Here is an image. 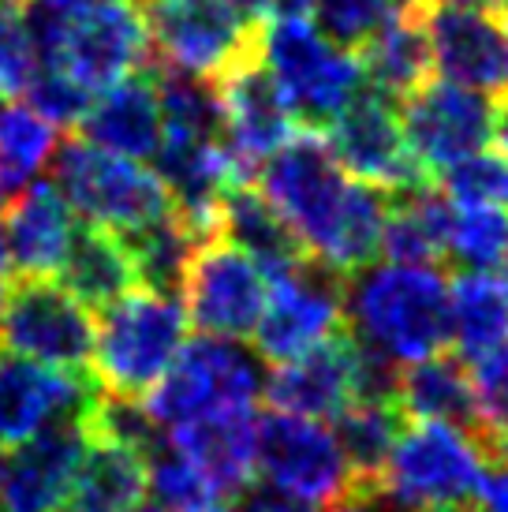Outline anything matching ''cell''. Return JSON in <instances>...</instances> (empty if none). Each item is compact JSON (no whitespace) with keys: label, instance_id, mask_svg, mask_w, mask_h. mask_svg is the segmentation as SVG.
I'll return each instance as SVG.
<instances>
[{"label":"cell","instance_id":"6da1fadb","mask_svg":"<svg viewBox=\"0 0 508 512\" xmlns=\"http://www.w3.org/2000/svg\"><path fill=\"white\" fill-rule=\"evenodd\" d=\"M254 176L262 199L296 232L307 258L325 270L348 277L381 255L389 191L340 169L318 128L292 131Z\"/></svg>","mask_w":508,"mask_h":512},{"label":"cell","instance_id":"7a4b0ae2","mask_svg":"<svg viewBox=\"0 0 508 512\" xmlns=\"http://www.w3.org/2000/svg\"><path fill=\"white\" fill-rule=\"evenodd\" d=\"M344 326L363 352L393 367L445 352L449 281L434 266H363L344 277Z\"/></svg>","mask_w":508,"mask_h":512},{"label":"cell","instance_id":"3957f363","mask_svg":"<svg viewBox=\"0 0 508 512\" xmlns=\"http://www.w3.org/2000/svg\"><path fill=\"white\" fill-rule=\"evenodd\" d=\"M486 453L449 423H411L400 430L378 479L355 490L374 512H464L475 498Z\"/></svg>","mask_w":508,"mask_h":512},{"label":"cell","instance_id":"277c9868","mask_svg":"<svg viewBox=\"0 0 508 512\" xmlns=\"http://www.w3.org/2000/svg\"><path fill=\"white\" fill-rule=\"evenodd\" d=\"M187 311L172 292L135 285L94 322L90 374L113 397L142 400L187 341Z\"/></svg>","mask_w":508,"mask_h":512},{"label":"cell","instance_id":"5b68a950","mask_svg":"<svg viewBox=\"0 0 508 512\" xmlns=\"http://www.w3.org/2000/svg\"><path fill=\"white\" fill-rule=\"evenodd\" d=\"M38 64H57L75 83L98 94L127 75L154 68V45L146 15L135 0H113L94 12L57 19L23 0Z\"/></svg>","mask_w":508,"mask_h":512},{"label":"cell","instance_id":"8992f818","mask_svg":"<svg viewBox=\"0 0 508 512\" xmlns=\"http://www.w3.org/2000/svg\"><path fill=\"white\" fill-rule=\"evenodd\" d=\"M254 60L281 90L292 120L322 128L363 90V64L329 42L311 19H269L254 27Z\"/></svg>","mask_w":508,"mask_h":512},{"label":"cell","instance_id":"52a82bcc","mask_svg":"<svg viewBox=\"0 0 508 512\" xmlns=\"http://www.w3.org/2000/svg\"><path fill=\"white\" fill-rule=\"evenodd\" d=\"M49 180L64 195L71 214H79L86 225L109 228L116 236L172 214L169 191L154 169L131 157L109 154L86 139H68L57 146L49 161Z\"/></svg>","mask_w":508,"mask_h":512},{"label":"cell","instance_id":"ba28073f","mask_svg":"<svg viewBox=\"0 0 508 512\" xmlns=\"http://www.w3.org/2000/svg\"><path fill=\"white\" fill-rule=\"evenodd\" d=\"M262 356L243 348L240 341L225 337H195L184 341L172 367L161 382L142 397L146 412L161 430H172L198 419V415L221 412V408H254L262 393Z\"/></svg>","mask_w":508,"mask_h":512},{"label":"cell","instance_id":"9c48e42d","mask_svg":"<svg viewBox=\"0 0 508 512\" xmlns=\"http://www.w3.org/2000/svg\"><path fill=\"white\" fill-rule=\"evenodd\" d=\"M0 352L68 374H90L94 314L49 277H15L0 299Z\"/></svg>","mask_w":508,"mask_h":512},{"label":"cell","instance_id":"30bf717a","mask_svg":"<svg viewBox=\"0 0 508 512\" xmlns=\"http://www.w3.org/2000/svg\"><path fill=\"white\" fill-rule=\"evenodd\" d=\"M254 471L299 498L333 509L355 494V479L337 434L303 415L269 412L254 430Z\"/></svg>","mask_w":508,"mask_h":512},{"label":"cell","instance_id":"8fae6325","mask_svg":"<svg viewBox=\"0 0 508 512\" xmlns=\"http://www.w3.org/2000/svg\"><path fill=\"white\" fill-rule=\"evenodd\" d=\"M340 326H344V277L325 270L314 258H303L292 270L269 277L266 307L254 326V352L269 363H284L337 337Z\"/></svg>","mask_w":508,"mask_h":512},{"label":"cell","instance_id":"7c38bea8","mask_svg":"<svg viewBox=\"0 0 508 512\" xmlns=\"http://www.w3.org/2000/svg\"><path fill=\"white\" fill-rule=\"evenodd\" d=\"M146 30L157 57L198 79L221 75L254 53V27L225 0H150Z\"/></svg>","mask_w":508,"mask_h":512},{"label":"cell","instance_id":"4fadbf2b","mask_svg":"<svg viewBox=\"0 0 508 512\" xmlns=\"http://www.w3.org/2000/svg\"><path fill=\"white\" fill-rule=\"evenodd\" d=\"M180 292H184L187 322H195L206 337L240 341L251 337L258 326L269 277L232 243L210 236L195 247Z\"/></svg>","mask_w":508,"mask_h":512},{"label":"cell","instance_id":"5bb4252c","mask_svg":"<svg viewBox=\"0 0 508 512\" xmlns=\"http://www.w3.org/2000/svg\"><path fill=\"white\" fill-rule=\"evenodd\" d=\"M497 105L501 98L445 83V79H434V83L426 79L404 98V113H400L411 157L423 165L426 176H434L449 169L452 161L486 150L494 139Z\"/></svg>","mask_w":508,"mask_h":512},{"label":"cell","instance_id":"9a60e30c","mask_svg":"<svg viewBox=\"0 0 508 512\" xmlns=\"http://www.w3.org/2000/svg\"><path fill=\"white\" fill-rule=\"evenodd\" d=\"M325 143L348 176L381 187L389 195L430 184L423 165L411 157V146L404 139V128H400V113L378 90H359L329 120Z\"/></svg>","mask_w":508,"mask_h":512},{"label":"cell","instance_id":"2e32d148","mask_svg":"<svg viewBox=\"0 0 508 512\" xmlns=\"http://www.w3.org/2000/svg\"><path fill=\"white\" fill-rule=\"evenodd\" d=\"M430 68L445 83L479 90L490 98H508V19L505 12L426 4L419 0Z\"/></svg>","mask_w":508,"mask_h":512},{"label":"cell","instance_id":"e0dca14e","mask_svg":"<svg viewBox=\"0 0 508 512\" xmlns=\"http://www.w3.org/2000/svg\"><path fill=\"white\" fill-rule=\"evenodd\" d=\"M213 86L221 98V146L240 184H251L258 165L296 131L292 113L254 53L232 64L221 79H213Z\"/></svg>","mask_w":508,"mask_h":512},{"label":"cell","instance_id":"ac0fdd59","mask_svg":"<svg viewBox=\"0 0 508 512\" xmlns=\"http://www.w3.org/2000/svg\"><path fill=\"white\" fill-rule=\"evenodd\" d=\"M83 415H64L0 449V512H57L86 449Z\"/></svg>","mask_w":508,"mask_h":512},{"label":"cell","instance_id":"d6986e66","mask_svg":"<svg viewBox=\"0 0 508 512\" xmlns=\"http://www.w3.org/2000/svg\"><path fill=\"white\" fill-rule=\"evenodd\" d=\"M359 363L363 352L352 337H329L311 352L277 363L262 378V393L273 412L325 423L359 400Z\"/></svg>","mask_w":508,"mask_h":512},{"label":"cell","instance_id":"ffe728a7","mask_svg":"<svg viewBox=\"0 0 508 512\" xmlns=\"http://www.w3.org/2000/svg\"><path fill=\"white\" fill-rule=\"evenodd\" d=\"M98 389L94 374H68L0 352V449L27 441L64 415H83Z\"/></svg>","mask_w":508,"mask_h":512},{"label":"cell","instance_id":"44dd1931","mask_svg":"<svg viewBox=\"0 0 508 512\" xmlns=\"http://www.w3.org/2000/svg\"><path fill=\"white\" fill-rule=\"evenodd\" d=\"M254 430V408H221L172 427L169 445L206 479L213 498H236L254 479Z\"/></svg>","mask_w":508,"mask_h":512},{"label":"cell","instance_id":"7402d4cb","mask_svg":"<svg viewBox=\"0 0 508 512\" xmlns=\"http://www.w3.org/2000/svg\"><path fill=\"white\" fill-rule=\"evenodd\" d=\"M79 128L86 143L101 146L109 154L150 161L161 146V105H157L154 68L98 90L86 105Z\"/></svg>","mask_w":508,"mask_h":512},{"label":"cell","instance_id":"603a6c76","mask_svg":"<svg viewBox=\"0 0 508 512\" xmlns=\"http://www.w3.org/2000/svg\"><path fill=\"white\" fill-rule=\"evenodd\" d=\"M75 214L53 184L23 187L4 202V243L12 251L19 277H53L64 262V251L75 232Z\"/></svg>","mask_w":508,"mask_h":512},{"label":"cell","instance_id":"cb8c5ba5","mask_svg":"<svg viewBox=\"0 0 508 512\" xmlns=\"http://www.w3.org/2000/svg\"><path fill=\"white\" fill-rule=\"evenodd\" d=\"M213 236L243 251L266 277H277L307 258L296 232L284 225V217L262 199V191L254 184H232L221 195Z\"/></svg>","mask_w":508,"mask_h":512},{"label":"cell","instance_id":"d4e9b609","mask_svg":"<svg viewBox=\"0 0 508 512\" xmlns=\"http://www.w3.org/2000/svg\"><path fill=\"white\" fill-rule=\"evenodd\" d=\"M142 498L146 456L120 441L90 438L57 512H135L142 509Z\"/></svg>","mask_w":508,"mask_h":512},{"label":"cell","instance_id":"484cf974","mask_svg":"<svg viewBox=\"0 0 508 512\" xmlns=\"http://www.w3.org/2000/svg\"><path fill=\"white\" fill-rule=\"evenodd\" d=\"M396 408L415 423H449L475 434V397H471V374L460 356L434 352L415 359L396 374L393 385Z\"/></svg>","mask_w":508,"mask_h":512},{"label":"cell","instance_id":"4316f807","mask_svg":"<svg viewBox=\"0 0 508 512\" xmlns=\"http://www.w3.org/2000/svg\"><path fill=\"white\" fill-rule=\"evenodd\" d=\"M60 285L79 299L90 311L109 307L113 299L139 285L131 255H127L124 240L101 225H75L71 243L60 262Z\"/></svg>","mask_w":508,"mask_h":512},{"label":"cell","instance_id":"83f0119b","mask_svg":"<svg viewBox=\"0 0 508 512\" xmlns=\"http://www.w3.org/2000/svg\"><path fill=\"white\" fill-rule=\"evenodd\" d=\"M449 199L430 184L389 195V214L381 228V255L404 266H434L449 255Z\"/></svg>","mask_w":508,"mask_h":512},{"label":"cell","instance_id":"f1b7e54d","mask_svg":"<svg viewBox=\"0 0 508 512\" xmlns=\"http://www.w3.org/2000/svg\"><path fill=\"white\" fill-rule=\"evenodd\" d=\"M363 83L385 94L389 101H404L411 90L430 79V45H426L419 0H411L389 27L359 53Z\"/></svg>","mask_w":508,"mask_h":512},{"label":"cell","instance_id":"f546056e","mask_svg":"<svg viewBox=\"0 0 508 512\" xmlns=\"http://www.w3.org/2000/svg\"><path fill=\"white\" fill-rule=\"evenodd\" d=\"M449 341L475 359L508 341V277L497 270H464L449 285Z\"/></svg>","mask_w":508,"mask_h":512},{"label":"cell","instance_id":"4dcf8cb0","mask_svg":"<svg viewBox=\"0 0 508 512\" xmlns=\"http://www.w3.org/2000/svg\"><path fill=\"white\" fill-rule=\"evenodd\" d=\"M333 423H337L333 434L348 460L355 490H363L378 479V471L393 453L396 438L404 430V412L396 408V400H352Z\"/></svg>","mask_w":508,"mask_h":512},{"label":"cell","instance_id":"1f68e13d","mask_svg":"<svg viewBox=\"0 0 508 512\" xmlns=\"http://www.w3.org/2000/svg\"><path fill=\"white\" fill-rule=\"evenodd\" d=\"M57 128L30 105H8L0 113V199L8 202L30 187L57 154Z\"/></svg>","mask_w":508,"mask_h":512},{"label":"cell","instance_id":"d6a6232c","mask_svg":"<svg viewBox=\"0 0 508 512\" xmlns=\"http://www.w3.org/2000/svg\"><path fill=\"white\" fill-rule=\"evenodd\" d=\"M120 240H124L127 255H131L139 285L157 288V292H172V296L184 285L187 262H191L195 247L202 243L176 214H165L150 221V225L131 228Z\"/></svg>","mask_w":508,"mask_h":512},{"label":"cell","instance_id":"836d02e7","mask_svg":"<svg viewBox=\"0 0 508 512\" xmlns=\"http://www.w3.org/2000/svg\"><path fill=\"white\" fill-rule=\"evenodd\" d=\"M157 105H161V139H210L221 143V98L210 79L157 68Z\"/></svg>","mask_w":508,"mask_h":512},{"label":"cell","instance_id":"e575fe53","mask_svg":"<svg viewBox=\"0 0 508 512\" xmlns=\"http://www.w3.org/2000/svg\"><path fill=\"white\" fill-rule=\"evenodd\" d=\"M467 363L475 397V441L486 456H508V341Z\"/></svg>","mask_w":508,"mask_h":512},{"label":"cell","instance_id":"d590c367","mask_svg":"<svg viewBox=\"0 0 508 512\" xmlns=\"http://www.w3.org/2000/svg\"><path fill=\"white\" fill-rule=\"evenodd\" d=\"M449 258L464 270H501L508 262V210L452 206Z\"/></svg>","mask_w":508,"mask_h":512},{"label":"cell","instance_id":"8d00e7d4","mask_svg":"<svg viewBox=\"0 0 508 512\" xmlns=\"http://www.w3.org/2000/svg\"><path fill=\"white\" fill-rule=\"evenodd\" d=\"M408 4L411 0H318L314 15L329 42L359 57Z\"/></svg>","mask_w":508,"mask_h":512},{"label":"cell","instance_id":"74e56055","mask_svg":"<svg viewBox=\"0 0 508 512\" xmlns=\"http://www.w3.org/2000/svg\"><path fill=\"white\" fill-rule=\"evenodd\" d=\"M441 195L449 206H497L508 210V157L497 150H475V154L452 161L441 169Z\"/></svg>","mask_w":508,"mask_h":512},{"label":"cell","instance_id":"f35d334b","mask_svg":"<svg viewBox=\"0 0 508 512\" xmlns=\"http://www.w3.org/2000/svg\"><path fill=\"white\" fill-rule=\"evenodd\" d=\"M146 494H154L157 509L165 512H195L217 501L206 479L172 449L169 438L146 456Z\"/></svg>","mask_w":508,"mask_h":512},{"label":"cell","instance_id":"ab89813d","mask_svg":"<svg viewBox=\"0 0 508 512\" xmlns=\"http://www.w3.org/2000/svg\"><path fill=\"white\" fill-rule=\"evenodd\" d=\"M27 105L34 113H42L53 128H71V124H79L86 113V105H90V90L75 83L64 68L57 64H38L34 75H30L27 83Z\"/></svg>","mask_w":508,"mask_h":512},{"label":"cell","instance_id":"60d3db41","mask_svg":"<svg viewBox=\"0 0 508 512\" xmlns=\"http://www.w3.org/2000/svg\"><path fill=\"white\" fill-rule=\"evenodd\" d=\"M38 68V49L30 38L23 0H0V86L8 94H23Z\"/></svg>","mask_w":508,"mask_h":512},{"label":"cell","instance_id":"b9f144b4","mask_svg":"<svg viewBox=\"0 0 508 512\" xmlns=\"http://www.w3.org/2000/svg\"><path fill=\"white\" fill-rule=\"evenodd\" d=\"M236 512H325L322 505L299 498L284 486L269 483V479H251L236 494Z\"/></svg>","mask_w":508,"mask_h":512},{"label":"cell","instance_id":"7bdbcfd3","mask_svg":"<svg viewBox=\"0 0 508 512\" xmlns=\"http://www.w3.org/2000/svg\"><path fill=\"white\" fill-rule=\"evenodd\" d=\"M471 501L479 512H508V456H486Z\"/></svg>","mask_w":508,"mask_h":512},{"label":"cell","instance_id":"ee69618b","mask_svg":"<svg viewBox=\"0 0 508 512\" xmlns=\"http://www.w3.org/2000/svg\"><path fill=\"white\" fill-rule=\"evenodd\" d=\"M34 8L57 15V19H75V15H86L101 8V4H113V0H30Z\"/></svg>","mask_w":508,"mask_h":512},{"label":"cell","instance_id":"f6af8a7d","mask_svg":"<svg viewBox=\"0 0 508 512\" xmlns=\"http://www.w3.org/2000/svg\"><path fill=\"white\" fill-rule=\"evenodd\" d=\"M318 0H266L269 19H311Z\"/></svg>","mask_w":508,"mask_h":512},{"label":"cell","instance_id":"bcb514c9","mask_svg":"<svg viewBox=\"0 0 508 512\" xmlns=\"http://www.w3.org/2000/svg\"><path fill=\"white\" fill-rule=\"evenodd\" d=\"M15 277H19V273H15L12 251H8V243H4V232H0V299H4L8 288H12Z\"/></svg>","mask_w":508,"mask_h":512},{"label":"cell","instance_id":"7dc6e473","mask_svg":"<svg viewBox=\"0 0 508 512\" xmlns=\"http://www.w3.org/2000/svg\"><path fill=\"white\" fill-rule=\"evenodd\" d=\"M494 139H497V146H501V154L508 157V101H501V105H497Z\"/></svg>","mask_w":508,"mask_h":512},{"label":"cell","instance_id":"c3c4849f","mask_svg":"<svg viewBox=\"0 0 508 512\" xmlns=\"http://www.w3.org/2000/svg\"><path fill=\"white\" fill-rule=\"evenodd\" d=\"M426 4H460V8H486V12H505L508 0H426Z\"/></svg>","mask_w":508,"mask_h":512},{"label":"cell","instance_id":"681fc988","mask_svg":"<svg viewBox=\"0 0 508 512\" xmlns=\"http://www.w3.org/2000/svg\"><path fill=\"white\" fill-rule=\"evenodd\" d=\"M225 4H232L243 19H258V15H266V0H225Z\"/></svg>","mask_w":508,"mask_h":512},{"label":"cell","instance_id":"f907efd6","mask_svg":"<svg viewBox=\"0 0 508 512\" xmlns=\"http://www.w3.org/2000/svg\"><path fill=\"white\" fill-rule=\"evenodd\" d=\"M325 512H374V509H370V505L359 498V494H352L348 501H340V505H333V509H325Z\"/></svg>","mask_w":508,"mask_h":512},{"label":"cell","instance_id":"816d5d0a","mask_svg":"<svg viewBox=\"0 0 508 512\" xmlns=\"http://www.w3.org/2000/svg\"><path fill=\"white\" fill-rule=\"evenodd\" d=\"M8 105H12V94H8V90H4V86H0V113H4V109H8Z\"/></svg>","mask_w":508,"mask_h":512},{"label":"cell","instance_id":"f5cc1de1","mask_svg":"<svg viewBox=\"0 0 508 512\" xmlns=\"http://www.w3.org/2000/svg\"><path fill=\"white\" fill-rule=\"evenodd\" d=\"M195 512H228V509H221L217 501H210V505H202V509H195Z\"/></svg>","mask_w":508,"mask_h":512},{"label":"cell","instance_id":"db71d44e","mask_svg":"<svg viewBox=\"0 0 508 512\" xmlns=\"http://www.w3.org/2000/svg\"><path fill=\"white\" fill-rule=\"evenodd\" d=\"M135 512H165V509H157V505H150V509H135Z\"/></svg>","mask_w":508,"mask_h":512},{"label":"cell","instance_id":"11a10c76","mask_svg":"<svg viewBox=\"0 0 508 512\" xmlns=\"http://www.w3.org/2000/svg\"><path fill=\"white\" fill-rule=\"evenodd\" d=\"M0 210H4V199H0Z\"/></svg>","mask_w":508,"mask_h":512},{"label":"cell","instance_id":"9f6ffc18","mask_svg":"<svg viewBox=\"0 0 508 512\" xmlns=\"http://www.w3.org/2000/svg\"><path fill=\"white\" fill-rule=\"evenodd\" d=\"M505 12H508V4H505Z\"/></svg>","mask_w":508,"mask_h":512},{"label":"cell","instance_id":"6f0895ef","mask_svg":"<svg viewBox=\"0 0 508 512\" xmlns=\"http://www.w3.org/2000/svg\"><path fill=\"white\" fill-rule=\"evenodd\" d=\"M146 4H150V0H146Z\"/></svg>","mask_w":508,"mask_h":512},{"label":"cell","instance_id":"680465c9","mask_svg":"<svg viewBox=\"0 0 508 512\" xmlns=\"http://www.w3.org/2000/svg\"><path fill=\"white\" fill-rule=\"evenodd\" d=\"M464 512H467V509H464Z\"/></svg>","mask_w":508,"mask_h":512}]
</instances>
